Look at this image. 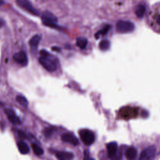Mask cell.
I'll list each match as a JSON object with an SVG mask.
<instances>
[{"label":"cell","instance_id":"8fae6325","mask_svg":"<svg viewBox=\"0 0 160 160\" xmlns=\"http://www.w3.org/2000/svg\"><path fill=\"white\" fill-rule=\"evenodd\" d=\"M108 156L111 158H114L117 153V144L116 143H110L107 144Z\"/></svg>","mask_w":160,"mask_h":160},{"label":"cell","instance_id":"4316f807","mask_svg":"<svg viewBox=\"0 0 160 160\" xmlns=\"http://www.w3.org/2000/svg\"><path fill=\"white\" fill-rule=\"evenodd\" d=\"M0 104H1V102H0Z\"/></svg>","mask_w":160,"mask_h":160},{"label":"cell","instance_id":"7402d4cb","mask_svg":"<svg viewBox=\"0 0 160 160\" xmlns=\"http://www.w3.org/2000/svg\"><path fill=\"white\" fill-rule=\"evenodd\" d=\"M109 29H110V26H106V27H104L103 29H102V30H101L100 31H99L96 33V35H95L96 38H98L99 35H103L106 34V33H107V32L108 31Z\"/></svg>","mask_w":160,"mask_h":160},{"label":"cell","instance_id":"ba28073f","mask_svg":"<svg viewBox=\"0 0 160 160\" xmlns=\"http://www.w3.org/2000/svg\"><path fill=\"white\" fill-rule=\"evenodd\" d=\"M4 113H6L7 118H8L9 121L14 124H21V120L19 118L16 116L14 110L10 108L4 109Z\"/></svg>","mask_w":160,"mask_h":160},{"label":"cell","instance_id":"52a82bcc","mask_svg":"<svg viewBox=\"0 0 160 160\" xmlns=\"http://www.w3.org/2000/svg\"><path fill=\"white\" fill-rule=\"evenodd\" d=\"M61 140L63 142L70 143L72 145L77 146L79 144L78 139L72 133H65L61 135Z\"/></svg>","mask_w":160,"mask_h":160},{"label":"cell","instance_id":"7c38bea8","mask_svg":"<svg viewBox=\"0 0 160 160\" xmlns=\"http://www.w3.org/2000/svg\"><path fill=\"white\" fill-rule=\"evenodd\" d=\"M18 147L19 152L23 155L28 154L30 152V148L28 144L24 141H19L18 143Z\"/></svg>","mask_w":160,"mask_h":160},{"label":"cell","instance_id":"4fadbf2b","mask_svg":"<svg viewBox=\"0 0 160 160\" xmlns=\"http://www.w3.org/2000/svg\"><path fill=\"white\" fill-rule=\"evenodd\" d=\"M41 36L39 35H36L33 37H32L29 42L31 47L33 48H36L38 47L40 41H41Z\"/></svg>","mask_w":160,"mask_h":160},{"label":"cell","instance_id":"603a6c76","mask_svg":"<svg viewBox=\"0 0 160 160\" xmlns=\"http://www.w3.org/2000/svg\"><path fill=\"white\" fill-rule=\"evenodd\" d=\"M18 136L21 139H24L26 138V135L22 131H18Z\"/></svg>","mask_w":160,"mask_h":160},{"label":"cell","instance_id":"30bf717a","mask_svg":"<svg viewBox=\"0 0 160 160\" xmlns=\"http://www.w3.org/2000/svg\"><path fill=\"white\" fill-rule=\"evenodd\" d=\"M56 157L60 160L71 159L74 158V155L70 152L58 151L56 153Z\"/></svg>","mask_w":160,"mask_h":160},{"label":"cell","instance_id":"277c9868","mask_svg":"<svg viewBox=\"0 0 160 160\" xmlns=\"http://www.w3.org/2000/svg\"><path fill=\"white\" fill-rule=\"evenodd\" d=\"M79 136L81 138L83 143L86 146L91 145L94 143L95 139L94 133L87 129H83L80 131Z\"/></svg>","mask_w":160,"mask_h":160},{"label":"cell","instance_id":"cb8c5ba5","mask_svg":"<svg viewBox=\"0 0 160 160\" xmlns=\"http://www.w3.org/2000/svg\"><path fill=\"white\" fill-rule=\"evenodd\" d=\"M4 20L1 18H0V28H1L3 27V26H4Z\"/></svg>","mask_w":160,"mask_h":160},{"label":"cell","instance_id":"8992f818","mask_svg":"<svg viewBox=\"0 0 160 160\" xmlns=\"http://www.w3.org/2000/svg\"><path fill=\"white\" fill-rule=\"evenodd\" d=\"M135 29V25L130 21H120L116 24V30L118 32L126 33L133 31Z\"/></svg>","mask_w":160,"mask_h":160},{"label":"cell","instance_id":"7a4b0ae2","mask_svg":"<svg viewBox=\"0 0 160 160\" xmlns=\"http://www.w3.org/2000/svg\"><path fill=\"white\" fill-rule=\"evenodd\" d=\"M41 57L39 58V62L43 67L50 72L55 71L57 69V65L55 61L51 58L50 53L45 50L40 51Z\"/></svg>","mask_w":160,"mask_h":160},{"label":"cell","instance_id":"ac0fdd59","mask_svg":"<svg viewBox=\"0 0 160 160\" xmlns=\"http://www.w3.org/2000/svg\"><path fill=\"white\" fill-rule=\"evenodd\" d=\"M31 146H32L33 152L35 153V155H36L38 156H40V155H42L43 154V153H44L43 150L38 144H36L35 143H33Z\"/></svg>","mask_w":160,"mask_h":160},{"label":"cell","instance_id":"2e32d148","mask_svg":"<svg viewBox=\"0 0 160 160\" xmlns=\"http://www.w3.org/2000/svg\"><path fill=\"white\" fill-rule=\"evenodd\" d=\"M16 101L21 104V106H23V107L24 108H28V101L27 99H26L24 96H21V95H18L16 96Z\"/></svg>","mask_w":160,"mask_h":160},{"label":"cell","instance_id":"d6986e66","mask_svg":"<svg viewBox=\"0 0 160 160\" xmlns=\"http://www.w3.org/2000/svg\"><path fill=\"white\" fill-rule=\"evenodd\" d=\"M153 150H151V148H150L148 150H146L145 151H144L142 154H141V159H146V158H151V155L152 154V153L154 151Z\"/></svg>","mask_w":160,"mask_h":160},{"label":"cell","instance_id":"44dd1931","mask_svg":"<svg viewBox=\"0 0 160 160\" xmlns=\"http://www.w3.org/2000/svg\"><path fill=\"white\" fill-rule=\"evenodd\" d=\"M110 46V42L107 40H103L99 43V48L102 50H106L108 49Z\"/></svg>","mask_w":160,"mask_h":160},{"label":"cell","instance_id":"9c48e42d","mask_svg":"<svg viewBox=\"0 0 160 160\" xmlns=\"http://www.w3.org/2000/svg\"><path fill=\"white\" fill-rule=\"evenodd\" d=\"M13 59L18 64L22 66H26L28 64V60L26 53L24 51H20L13 55Z\"/></svg>","mask_w":160,"mask_h":160},{"label":"cell","instance_id":"d4e9b609","mask_svg":"<svg viewBox=\"0 0 160 160\" xmlns=\"http://www.w3.org/2000/svg\"><path fill=\"white\" fill-rule=\"evenodd\" d=\"M52 50H53V51H56V52H59V51H60V50H61V49H60V48H58V47H53V48H52Z\"/></svg>","mask_w":160,"mask_h":160},{"label":"cell","instance_id":"ffe728a7","mask_svg":"<svg viewBox=\"0 0 160 160\" xmlns=\"http://www.w3.org/2000/svg\"><path fill=\"white\" fill-rule=\"evenodd\" d=\"M55 131V128L54 127H48L44 129L43 133L46 137H50L53 134V133H54Z\"/></svg>","mask_w":160,"mask_h":160},{"label":"cell","instance_id":"484cf974","mask_svg":"<svg viewBox=\"0 0 160 160\" xmlns=\"http://www.w3.org/2000/svg\"><path fill=\"white\" fill-rule=\"evenodd\" d=\"M4 4V1L3 0H0V6L3 5Z\"/></svg>","mask_w":160,"mask_h":160},{"label":"cell","instance_id":"5b68a950","mask_svg":"<svg viewBox=\"0 0 160 160\" xmlns=\"http://www.w3.org/2000/svg\"><path fill=\"white\" fill-rule=\"evenodd\" d=\"M16 4L20 8L28 12L30 14L35 16L39 15V11L28 0H17Z\"/></svg>","mask_w":160,"mask_h":160},{"label":"cell","instance_id":"9a60e30c","mask_svg":"<svg viewBox=\"0 0 160 160\" xmlns=\"http://www.w3.org/2000/svg\"><path fill=\"white\" fill-rule=\"evenodd\" d=\"M125 155L128 159H135L137 155V151L135 148L130 147L126 151Z\"/></svg>","mask_w":160,"mask_h":160},{"label":"cell","instance_id":"3957f363","mask_svg":"<svg viewBox=\"0 0 160 160\" xmlns=\"http://www.w3.org/2000/svg\"><path fill=\"white\" fill-rule=\"evenodd\" d=\"M41 20L44 25L48 26L50 28L56 30L62 29L61 27H60L57 24L58 18L50 11H45L41 15Z\"/></svg>","mask_w":160,"mask_h":160},{"label":"cell","instance_id":"5bb4252c","mask_svg":"<svg viewBox=\"0 0 160 160\" xmlns=\"http://www.w3.org/2000/svg\"><path fill=\"white\" fill-rule=\"evenodd\" d=\"M77 46L81 49H84L86 46L88 44V40L84 37H79L77 38L76 43Z\"/></svg>","mask_w":160,"mask_h":160},{"label":"cell","instance_id":"e0dca14e","mask_svg":"<svg viewBox=\"0 0 160 160\" xmlns=\"http://www.w3.org/2000/svg\"><path fill=\"white\" fill-rule=\"evenodd\" d=\"M145 11H146L145 6L143 4H139L136 6L135 12H136V15L138 17L141 18L142 16H143L144 13H145Z\"/></svg>","mask_w":160,"mask_h":160},{"label":"cell","instance_id":"6da1fadb","mask_svg":"<svg viewBox=\"0 0 160 160\" xmlns=\"http://www.w3.org/2000/svg\"><path fill=\"white\" fill-rule=\"evenodd\" d=\"M148 22L153 31L160 33V2L153 6L150 11Z\"/></svg>","mask_w":160,"mask_h":160}]
</instances>
